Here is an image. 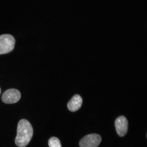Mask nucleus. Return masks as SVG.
<instances>
[{
  "label": "nucleus",
  "instance_id": "f257e3e1",
  "mask_svg": "<svg viewBox=\"0 0 147 147\" xmlns=\"http://www.w3.org/2000/svg\"><path fill=\"white\" fill-rule=\"evenodd\" d=\"M17 135L15 142L19 147H25L29 144L33 135V129L32 125L28 121L22 119L18 122Z\"/></svg>",
  "mask_w": 147,
  "mask_h": 147
},
{
  "label": "nucleus",
  "instance_id": "39448f33",
  "mask_svg": "<svg viewBox=\"0 0 147 147\" xmlns=\"http://www.w3.org/2000/svg\"><path fill=\"white\" fill-rule=\"evenodd\" d=\"M115 127L117 134L121 137H124L127 133L128 122L127 119L123 116L118 117L115 121Z\"/></svg>",
  "mask_w": 147,
  "mask_h": 147
},
{
  "label": "nucleus",
  "instance_id": "423d86ee",
  "mask_svg": "<svg viewBox=\"0 0 147 147\" xmlns=\"http://www.w3.org/2000/svg\"><path fill=\"white\" fill-rule=\"evenodd\" d=\"M82 103V97L80 95H74L68 103L67 107L70 111L75 112L78 111L81 107Z\"/></svg>",
  "mask_w": 147,
  "mask_h": 147
},
{
  "label": "nucleus",
  "instance_id": "6e6552de",
  "mask_svg": "<svg viewBox=\"0 0 147 147\" xmlns=\"http://www.w3.org/2000/svg\"><path fill=\"white\" fill-rule=\"evenodd\" d=\"M1 88H0V94H1Z\"/></svg>",
  "mask_w": 147,
  "mask_h": 147
},
{
  "label": "nucleus",
  "instance_id": "20e7f679",
  "mask_svg": "<svg viewBox=\"0 0 147 147\" xmlns=\"http://www.w3.org/2000/svg\"><path fill=\"white\" fill-rule=\"evenodd\" d=\"M21 97V93L18 90L11 89L7 90L3 93L1 100L5 103L12 104L18 102Z\"/></svg>",
  "mask_w": 147,
  "mask_h": 147
},
{
  "label": "nucleus",
  "instance_id": "f03ea898",
  "mask_svg": "<svg viewBox=\"0 0 147 147\" xmlns=\"http://www.w3.org/2000/svg\"><path fill=\"white\" fill-rule=\"evenodd\" d=\"M16 40L10 34L0 35V55L7 54L13 50Z\"/></svg>",
  "mask_w": 147,
  "mask_h": 147
},
{
  "label": "nucleus",
  "instance_id": "0eeeda50",
  "mask_svg": "<svg viewBox=\"0 0 147 147\" xmlns=\"http://www.w3.org/2000/svg\"><path fill=\"white\" fill-rule=\"evenodd\" d=\"M49 147H62L60 141L58 138L52 137L49 140Z\"/></svg>",
  "mask_w": 147,
  "mask_h": 147
},
{
  "label": "nucleus",
  "instance_id": "7ed1b4c3",
  "mask_svg": "<svg viewBox=\"0 0 147 147\" xmlns=\"http://www.w3.org/2000/svg\"><path fill=\"white\" fill-rule=\"evenodd\" d=\"M101 141L102 138L98 134H89L82 139L80 146V147H97Z\"/></svg>",
  "mask_w": 147,
  "mask_h": 147
}]
</instances>
